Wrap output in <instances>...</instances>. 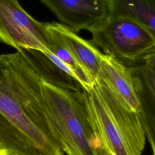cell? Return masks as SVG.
Masks as SVG:
<instances>
[{"instance_id":"obj_12","label":"cell","mask_w":155,"mask_h":155,"mask_svg":"<svg viewBox=\"0 0 155 155\" xmlns=\"http://www.w3.org/2000/svg\"><path fill=\"white\" fill-rule=\"evenodd\" d=\"M149 61L150 62V63L151 64L153 67L154 68V69L155 70V56L153 57L151 59L149 60Z\"/></svg>"},{"instance_id":"obj_11","label":"cell","mask_w":155,"mask_h":155,"mask_svg":"<svg viewBox=\"0 0 155 155\" xmlns=\"http://www.w3.org/2000/svg\"><path fill=\"white\" fill-rule=\"evenodd\" d=\"M110 15L134 18L155 36V0H111Z\"/></svg>"},{"instance_id":"obj_13","label":"cell","mask_w":155,"mask_h":155,"mask_svg":"<svg viewBox=\"0 0 155 155\" xmlns=\"http://www.w3.org/2000/svg\"><path fill=\"white\" fill-rule=\"evenodd\" d=\"M4 155H9V154H8L7 153H7H5Z\"/></svg>"},{"instance_id":"obj_8","label":"cell","mask_w":155,"mask_h":155,"mask_svg":"<svg viewBox=\"0 0 155 155\" xmlns=\"http://www.w3.org/2000/svg\"><path fill=\"white\" fill-rule=\"evenodd\" d=\"M40 76L51 85L74 92H81L84 87L74 71L51 52L20 49Z\"/></svg>"},{"instance_id":"obj_9","label":"cell","mask_w":155,"mask_h":155,"mask_svg":"<svg viewBox=\"0 0 155 155\" xmlns=\"http://www.w3.org/2000/svg\"><path fill=\"white\" fill-rule=\"evenodd\" d=\"M97 78L104 81L127 107L136 112L138 111L139 102L130 68L112 57L103 54Z\"/></svg>"},{"instance_id":"obj_2","label":"cell","mask_w":155,"mask_h":155,"mask_svg":"<svg viewBox=\"0 0 155 155\" xmlns=\"http://www.w3.org/2000/svg\"><path fill=\"white\" fill-rule=\"evenodd\" d=\"M51 122V136L66 155H98L96 142L81 92H74L41 79Z\"/></svg>"},{"instance_id":"obj_10","label":"cell","mask_w":155,"mask_h":155,"mask_svg":"<svg viewBox=\"0 0 155 155\" xmlns=\"http://www.w3.org/2000/svg\"><path fill=\"white\" fill-rule=\"evenodd\" d=\"M50 24L73 58L95 81L98 76L104 53L90 41L81 38L66 26L56 22Z\"/></svg>"},{"instance_id":"obj_3","label":"cell","mask_w":155,"mask_h":155,"mask_svg":"<svg viewBox=\"0 0 155 155\" xmlns=\"http://www.w3.org/2000/svg\"><path fill=\"white\" fill-rule=\"evenodd\" d=\"M91 35L90 41L95 47L128 68L143 64L155 56V36L131 17L110 15Z\"/></svg>"},{"instance_id":"obj_7","label":"cell","mask_w":155,"mask_h":155,"mask_svg":"<svg viewBox=\"0 0 155 155\" xmlns=\"http://www.w3.org/2000/svg\"><path fill=\"white\" fill-rule=\"evenodd\" d=\"M130 68L139 102L137 113L150 143L151 155H155V70L149 61Z\"/></svg>"},{"instance_id":"obj_1","label":"cell","mask_w":155,"mask_h":155,"mask_svg":"<svg viewBox=\"0 0 155 155\" xmlns=\"http://www.w3.org/2000/svg\"><path fill=\"white\" fill-rule=\"evenodd\" d=\"M81 96L94 135L98 155H141L146 137L137 113L97 78Z\"/></svg>"},{"instance_id":"obj_4","label":"cell","mask_w":155,"mask_h":155,"mask_svg":"<svg viewBox=\"0 0 155 155\" xmlns=\"http://www.w3.org/2000/svg\"><path fill=\"white\" fill-rule=\"evenodd\" d=\"M0 148L11 155H65L58 143L35 125L1 88Z\"/></svg>"},{"instance_id":"obj_14","label":"cell","mask_w":155,"mask_h":155,"mask_svg":"<svg viewBox=\"0 0 155 155\" xmlns=\"http://www.w3.org/2000/svg\"><path fill=\"white\" fill-rule=\"evenodd\" d=\"M0 150H1V149H0Z\"/></svg>"},{"instance_id":"obj_5","label":"cell","mask_w":155,"mask_h":155,"mask_svg":"<svg viewBox=\"0 0 155 155\" xmlns=\"http://www.w3.org/2000/svg\"><path fill=\"white\" fill-rule=\"evenodd\" d=\"M0 41L17 50L50 52L47 24L34 19L16 0H0Z\"/></svg>"},{"instance_id":"obj_6","label":"cell","mask_w":155,"mask_h":155,"mask_svg":"<svg viewBox=\"0 0 155 155\" xmlns=\"http://www.w3.org/2000/svg\"><path fill=\"white\" fill-rule=\"evenodd\" d=\"M61 24L76 33H91L100 27L110 15L111 0H41Z\"/></svg>"}]
</instances>
